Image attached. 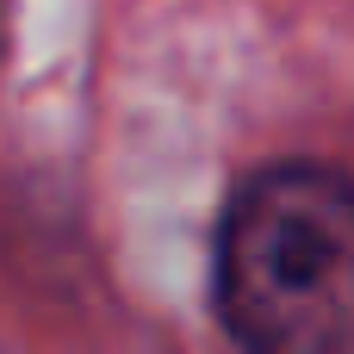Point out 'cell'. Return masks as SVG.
<instances>
[{
	"mask_svg": "<svg viewBox=\"0 0 354 354\" xmlns=\"http://www.w3.org/2000/svg\"><path fill=\"white\" fill-rule=\"evenodd\" d=\"M218 317L255 354H354V180L317 162L249 174L218 230Z\"/></svg>",
	"mask_w": 354,
	"mask_h": 354,
	"instance_id": "6da1fadb",
	"label": "cell"
}]
</instances>
